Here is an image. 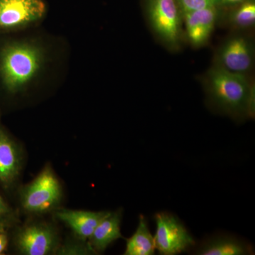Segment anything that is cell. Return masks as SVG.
I'll return each instance as SVG.
<instances>
[{
  "label": "cell",
  "mask_w": 255,
  "mask_h": 255,
  "mask_svg": "<svg viewBox=\"0 0 255 255\" xmlns=\"http://www.w3.org/2000/svg\"><path fill=\"white\" fill-rule=\"evenodd\" d=\"M71 55L65 37L41 26L0 34V91L23 106L51 95L66 80Z\"/></svg>",
  "instance_id": "cell-1"
},
{
  "label": "cell",
  "mask_w": 255,
  "mask_h": 255,
  "mask_svg": "<svg viewBox=\"0 0 255 255\" xmlns=\"http://www.w3.org/2000/svg\"><path fill=\"white\" fill-rule=\"evenodd\" d=\"M208 99L214 107L234 118L255 115V86L248 75L212 65L202 77Z\"/></svg>",
  "instance_id": "cell-2"
},
{
  "label": "cell",
  "mask_w": 255,
  "mask_h": 255,
  "mask_svg": "<svg viewBox=\"0 0 255 255\" xmlns=\"http://www.w3.org/2000/svg\"><path fill=\"white\" fill-rule=\"evenodd\" d=\"M18 203L24 214L43 216L61 205L63 189L50 164H46L31 182L18 189Z\"/></svg>",
  "instance_id": "cell-3"
},
{
  "label": "cell",
  "mask_w": 255,
  "mask_h": 255,
  "mask_svg": "<svg viewBox=\"0 0 255 255\" xmlns=\"http://www.w3.org/2000/svg\"><path fill=\"white\" fill-rule=\"evenodd\" d=\"M146 19L156 38L174 51L184 38L183 13L177 0H142Z\"/></svg>",
  "instance_id": "cell-4"
},
{
  "label": "cell",
  "mask_w": 255,
  "mask_h": 255,
  "mask_svg": "<svg viewBox=\"0 0 255 255\" xmlns=\"http://www.w3.org/2000/svg\"><path fill=\"white\" fill-rule=\"evenodd\" d=\"M31 217L11 230V242L15 251L22 255H56L62 241L57 226L38 216Z\"/></svg>",
  "instance_id": "cell-5"
},
{
  "label": "cell",
  "mask_w": 255,
  "mask_h": 255,
  "mask_svg": "<svg viewBox=\"0 0 255 255\" xmlns=\"http://www.w3.org/2000/svg\"><path fill=\"white\" fill-rule=\"evenodd\" d=\"M48 13L46 0H0V34L41 26Z\"/></svg>",
  "instance_id": "cell-6"
},
{
  "label": "cell",
  "mask_w": 255,
  "mask_h": 255,
  "mask_svg": "<svg viewBox=\"0 0 255 255\" xmlns=\"http://www.w3.org/2000/svg\"><path fill=\"white\" fill-rule=\"evenodd\" d=\"M255 46L244 35L228 37L215 51L213 65L231 73L248 75L254 67Z\"/></svg>",
  "instance_id": "cell-7"
},
{
  "label": "cell",
  "mask_w": 255,
  "mask_h": 255,
  "mask_svg": "<svg viewBox=\"0 0 255 255\" xmlns=\"http://www.w3.org/2000/svg\"><path fill=\"white\" fill-rule=\"evenodd\" d=\"M23 164L22 146L5 127L0 115V189L7 192L16 189Z\"/></svg>",
  "instance_id": "cell-8"
},
{
  "label": "cell",
  "mask_w": 255,
  "mask_h": 255,
  "mask_svg": "<svg viewBox=\"0 0 255 255\" xmlns=\"http://www.w3.org/2000/svg\"><path fill=\"white\" fill-rule=\"evenodd\" d=\"M155 219L157 230L154 241L161 255L179 254L194 246V239L173 215L159 213L155 215Z\"/></svg>",
  "instance_id": "cell-9"
},
{
  "label": "cell",
  "mask_w": 255,
  "mask_h": 255,
  "mask_svg": "<svg viewBox=\"0 0 255 255\" xmlns=\"http://www.w3.org/2000/svg\"><path fill=\"white\" fill-rule=\"evenodd\" d=\"M221 11V6H214L183 14L184 36L191 46L199 48L207 44L220 21Z\"/></svg>",
  "instance_id": "cell-10"
},
{
  "label": "cell",
  "mask_w": 255,
  "mask_h": 255,
  "mask_svg": "<svg viewBox=\"0 0 255 255\" xmlns=\"http://www.w3.org/2000/svg\"><path fill=\"white\" fill-rule=\"evenodd\" d=\"M109 211H90L58 208L52 214L55 219L68 226L74 236L88 241L97 225Z\"/></svg>",
  "instance_id": "cell-11"
},
{
  "label": "cell",
  "mask_w": 255,
  "mask_h": 255,
  "mask_svg": "<svg viewBox=\"0 0 255 255\" xmlns=\"http://www.w3.org/2000/svg\"><path fill=\"white\" fill-rule=\"evenodd\" d=\"M122 213L121 210L111 212L97 225L89 243L96 255L103 253L114 242L122 238L121 233Z\"/></svg>",
  "instance_id": "cell-12"
},
{
  "label": "cell",
  "mask_w": 255,
  "mask_h": 255,
  "mask_svg": "<svg viewBox=\"0 0 255 255\" xmlns=\"http://www.w3.org/2000/svg\"><path fill=\"white\" fill-rule=\"evenodd\" d=\"M221 20L237 30L253 28L255 24V0H245L230 7H222Z\"/></svg>",
  "instance_id": "cell-13"
},
{
  "label": "cell",
  "mask_w": 255,
  "mask_h": 255,
  "mask_svg": "<svg viewBox=\"0 0 255 255\" xmlns=\"http://www.w3.org/2000/svg\"><path fill=\"white\" fill-rule=\"evenodd\" d=\"M155 245L144 216H140L138 226L132 237L127 241L124 255H152L155 253Z\"/></svg>",
  "instance_id": "cell-14"
},
{
  "label": "cell",
  "mask_w": 255,
  "mask_h": 255,
  "mask_svg": "<svg viewBox=\"0 0 255 255\" xmlns=\"http://www.w3.org/2000/svg\"><path fill=\"white\" fill-rule=\"evenodd\" d=\"M248 248L231 238H219L206 243L198 252L201 255H241L248 254Z\"/></svg>",
  "instance_id": "cell-15"
},
{
  "label": "cell",
  "mask_w": 255,
  "mask_h": 255,
  "mask_svg": "<svg viewBox=\"0 0 255 255\" xmlns=\"http://www.w3.org/2000/svg\"><path fill=\"white\" fill-rule=\"evenodd\" d=\"M56 255H96V253L88 241L80 239L73 235V237L68 238L65 241H61Z\"/></svg>",
  "instance_id": "cell-16"
},
{
  "label": "cell",
  "mask_w": 255,
  "mask_h": 255,
  "mask_svg": "<svg viewBox=\"0 0 255 255\" xmlns=\"http://www.w3.org/2000/svg\"><path fill=\"white\" fill-rule=\"evenodd\" d=\"M183 14L196 10L220 6L221 0H177Z\"/></svg>",
  "instance_id": "cell-17"
},
{
  "label": "cell",
  "mask_w": 255,
  "mask_h": 255,
  "mask_svg": "<svg viewBox=\"0 0 255 255\" xmlns=\"http://www.w3.org/2000/svg\"><path fill=\"white\" fill-rule=\"evenodd\" d=\"M0 216L5 217L11 218V219H18V213L16 210L10 206L9 203L5 200L4 198L0 193Z\"/></svg>",
  "instance_id": "cell-18"
},
{
  "label": "cell",
  "mask_w": 255,
  "mask_h": 255,
  "mask_svg": "<svg viewBox=\"0 0 255 255\" xmlns=\"http://www.w3.org/2000/svg\"><path fill=\"white\" fill-rule=\"evenodd\" d=\"M11 231H0V255L6 254L11 242Z\"/></svg>",
  "instance_id": "cell-19"
},
{
  "label": "cell",
  "mask_w": 255,
  "mask_h": 255,
  "mask_svg": "<svg viewBox=\"0 0 255 255\" xmlns=\"http://www.w3.org/2000/svg\"><path fill=\"white\" fill-rule=\"evenodd\" d=\"M18 223H20L18 219H11L0 216V231H11Z\"/></svg>",
  "instance_id": "cell-20"
},
{
  "label": "cell",
  "mask_w": 255,
  "mask_h": 255,
  "mask_svg": "<svg viewBox=\"0 0 255 255\" xmlns=\"http://www.w3.org/2000/svg\"><path fill=\"white\" fill-rule=\"evenodd\" d=\"M244 1L245 0H221L220 1V6L224 8L230 7V6L240 4V3Z\"/></svg>",
  "instance_id": "cell-21"
}]
</instances>
